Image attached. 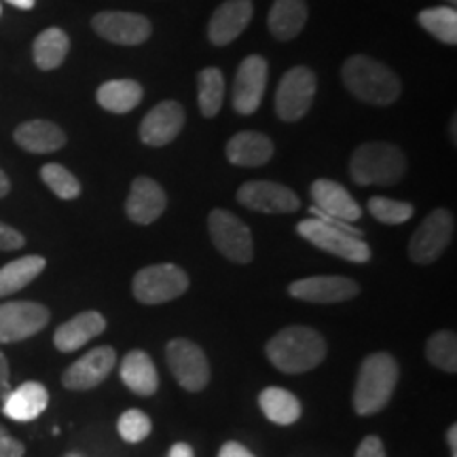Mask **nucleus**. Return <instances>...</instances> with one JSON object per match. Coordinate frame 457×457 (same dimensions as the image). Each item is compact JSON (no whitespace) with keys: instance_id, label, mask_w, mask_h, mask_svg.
<instances>
[{"instance_id":"nucleus-4","label":"nucleus","mask_w":457,"mask_h":457,"mask_svg":"<svg viewBox=\"0 0 457 457\" xmlns=\"http://www.w3.org/2000/svg\"><path fill=\"white\" fill-rule=\"evenodd\" d=\"M407 171V157L387 142L360 145L350 159V176L360 187H390Z\"/></svg>"},{"instance_id":"nucleus-7","label":"nucleus","mask_w":457,"mask_h":457,"mask_svg":"<svg viewBox=\"0 0 457 457\" xmlns=\"http://www.w3.org/2000/svg\"><path fill=\"white\" fill-rule=\"evenodd\" d=\"M455 219L449 210H432L424 222L415 228L413 237L409 242V259L417 265H430L441 259L447 245L453 239Z\"/></svg>"},{"instance_id":"nucleus-20","label":"nucleus","mask_w":457,"mask_h":457,"mask_svg":"<svg viewBox=\"0 0 457 457\" xmlns=\"http://www.w3.org/2000/svg\"><path fill=\"white\" fill-rule=\"evenodd\" d=\"M312 199L313 208H318L320 212L330 216V219L343 220V222H353L362 216V208H360L356 199H353L347 188L339 185V182L320 179L312 185Z\"/></svg>"},{"instance_id":"nucleus-47","label":"nucleus","mask_w":457,"mask_h":457,"mask_svg":"<svg viewBox=\"0 0 457 457\" xmlns=\"http://www.w3.org/2000/svg\"><path fill=\"white\" fill-rule=\"evenodd\" d=\"M7 436V430H4V426H0V438Z\"/></svg>"},{"instance_id":"nucleus-37","label":"nucleus","mask_w":457,"mask_h":457,"mask_svg":"<svg viewBox=\"0 0 457 457\" xmlns=\"http://www.w3.org/2000/svg\"><path fill=\"white\" fill-rule=\"evenodd\" d=\"M26 237L13 227L0 222V250H20L24 248Z\"/></svg>"},{"instance_id":"nucleus-36","label":"nucleus","mask_w":457,"mask_h":457,"mask_svg":"<svg viewBox=\"0 0 457 457\" xmlns=\"http://www.w3.org/2000/svg\"><path fill=\"white\" fill-rule=\"evenodd\" d=\"M151 417H148L145 411L138 409H129L119 417L117 421V430L121 434V438L125 443H140L151 434Z\"/></svg>"},{"instance_id":"nucleus-1","label":"nucleus","mask_w":457,"mask_h":457,"mask_svg":"<svg viewBox=\"0 0 457 457\" xmlns=\"http://www.w3.org/2000/svg\"><path fill=\"white\" fill-rule=\"evenodd\" d=\"M267 358L286 375H299L316 369L327 358V341L310 327H286L265 345Z\"/></svg>"},{"instance_id":"nucleus-24","label":"nucleus","mask_w":457,"mask_h":457,"mask_svg":"<svg viewBox=\"0 0 457 457\" xmlns=\"http://www.w3.org/2000/svg\"><path fill=\"white\" fill-rule=\"evenodd\" d=\"M13 138L28 153H37V155H45V153L60 151L66 145V134L55 123L43 121V119H34V121L21 123L15 129Z\"/></svg>"},{"instance_id":"nucleus-16","label":"nucleus","mask_w":457,"mask_h":457,"mask_svg":"<svg viewBox=\"0 0 457 457\" xmlns=\"http://www.w3.org/2000/svg\"><path fill=\"white\" fill-rule=\"evenodd\" d=\"M267 87V62L261 55H248L239 64L233 83V108L239 114L259 111Z\"/></svg>"},{"instance_id":"nucleus-19","label":"nucleus","mask_w":457,"mask_h":457,"mask_svg":"<svg viewBox=\"0 0 457 457\" xmlns=\"http://www.w3.org/2000/svg\"><path fill=\"white\" fill-rule=\"evenodd\" d=\"M253 20V3L250 0H227L214 11L208 26V38L216 47L233 43L248 28Z\"/></svg>"},{"instance_id":"nucleus-29","label":"nucleus","mask_w":457,"mask_h":457,"mask_svg":"<svg viewBox=\"0 0 457 457\" xmlns=\"http://www.w3.org/2000/svg\"><path fill=\"white\" fill-rule=\"evenodd\" d=\"M45 265L47 262H45L43 256H21V259L0 267V299L26 288L32 279L41 276Z\"/></svg>"},{"instance_id":"nucleus-5","label":"nucleus","mask_w":457,"mask_h":457,"mask_svg":"<svg viewBox=\"0 0 457 457\" xmlns=\"http://www.w3.org/2000/svg\"><path fill=\"white\" fill-rule=\"evenodd\" d=\"M296 233L303 239L316 245V248L324 250V253L339 256L350 262H369L370 261V248L364 239L353 237L343 228L330 225L327 220L320 219H307L296 225Z\"/></svg>"},{"instance_id":"nucleus-49","label":"nucleus","mask_w":457,"mask_h":457,"mask_svg":"<svg viewBox=\"0 0 457 457\" xmlns=\"http://www.w3.org/2000/svg\"><path fill=\"white\" fill-rule=\"evenodd\" d=\"M66 457H81V455H77V453H68Z\"/></svg>"},{"instance_id":"nucleus-26","label":"nucleus","mask_w":457,"mask_h":457,"mask_svg":"<svg viewBox=\"0 0 457 457\" xmlns=\"http://www.w3.org/2000/svg\"><path fill=\"white\" fill-rule=\"evenodd\" d=\"M307 24L305 0H276L267 17V26L278 41H293Z\"/></svg>"},{"instance_id":"nucleus-45","label":"nucleus","mask_w":457,"mask_h":457,"mask_svg":"<svg viewBox=\"0 0 457 457\" xmlns=\"http://www.w3.org/2000/svg\"><path fill=\"white\" fill-rule=\"evenodd\" d=\"M9 4H13L17 9H32L37 0H7Z\"/></svg>"},{"instance_id":"nucleus-14","label":"nucleus","mask_w":457,"mask_h":457,"mask_svg":"<svg viewBox=\"0 0 457 457\" xmlns=\"http://www.w3.org/2000/svg\"><path fill=\"white\" fill-rule=\"evenodd\" d=\"M114 364H117V352L112 347H94L89 353H85L83 358H79L77 362L66 369V373L62 375V384H64L66 390L74 392L94 390L96 386H100L111 375Z\"/></svg>"},{"instance_id":"nucleus-2","label":"nucleus","mask_w":457,"mask_h":457,"mask_svg":"<svg viewBox=\"0 0 457 457\" xmlns=\"http://www.w3.org/2000/svg\"><path fill=\"white\" fill-rule=\"evenodd\" d=\"M345 87L358 100L375 106H390L400 96V79L386 64L369 55H353L341 68Z\"/></svg>"},{"instance_id":"nucleus-9","label":"nucleus","mask_w":457,"mask_h":457,"mask_svg":"<svg viewBox=\"0 0 457 457\" xmlns=\"http://www.w3.org/2000/svg\"><path fill=\"white\" fill-rule=\"evenodd\" d=\"M316 74L307 66H295L284 74L276 91V112L286 123L301 121L313 104L316 96Z\"/></svg>"},{"instance_id":"nucleus-44","label":"nucleus","mask_w":457,"mask_h":457,"mask_svg":"<svg viewBox=\"0 0 457 457\" xmlns=\"http://www.w3.org/2000/svg\"><path fill=\"white\" fill-rule=\"evenodd\" d=\"M9 191H11V182L7 179V174L0 170V199H3L4 195H9Z\"/></svg>"},{"instance_id":"nucleus-30","label":"nucleus","mask_w":457,"mask_h":457,"mask_svg":"<svg viewBox=\"0 0 457 457\" xmlns=\"http://www.w3.org/2000/svg\"><path fill=\"white\" fill-rule=\"evenodd\" d=\"M259 404L271 424L290 426L301 417V403L293 392L284 387H267L261 392Z\"/></svg>"},{"instance_id":"nucleus-35","label":"nucleus","mask_w":457,"mask_h":457,"mask_svg":"<svg viewBox=\"0 0 457 457\" xmlns=\"http://www.w3.org/2000/svg\"><path fill=\"white\" fill-rule=\"evenodd\" d=\"M369 212L373 214L384 225H403L413 216L415 208L407 202H396V199L387 197H370L369 199Z\"/></svg>"},{"instance_id":"nucleus-22","label":"nucleus","mask_w":457,"mask_h":457,"mask_svg":"<svg viewBox=\"0 0 457 457\" xmlns=\"http://www.w3.org/2000/svg\"><path fill=\"white\" fill-rule=\"evenodd\" d=\"M106 330V320L98 312H83L79 316L68 320L55 330L54 335V345L60 352L71 353L77 352L79 347H83L85 343L102 335Z\"/></svg>"},{"instance_id":"nucleus-33","label":"nucleus","mask_w":457,"mask_h":457,"mask_svg":"<svg viewBox=\"0 0 457 457\" xmlns=\"http://www.w3.org/2000/svg\"><path fill=\"white\" fill-rule=\"evenodd\" d=\"M428 362L445 373L453 375L457 370V337L453 330H438L426 343Z\"/></svg>"},{"instance_id":"nucleus-32","label":"nucleus","mask_w":457,"mask_h":457,"mask_svg":"<svg viewBox=\"0 0 457 457\" xmlns=\"http://www.w3.org/2000/svg\"><path fill=\"white\" fill-rule=\"evenodd\" d=\"M417 21L428 34L441 43L457 45V11L455 7H432L417 15Z\"/></svg>"},{"instance_id":"nucleus-3","label":"nucleus","mask_w":457,"mask_h":457,"mask_svg":"<svg viewBox=\"0 0 457 457\" xmlns=\"http://www.w3.org/2000/svg\"><path fill=\"white\" fill-rule=\"evenodd\" d=\"M398 384V362L392 353L377 352L364 358L353 390V411L358 415H375L390 404Z\"/></svg>"},{"instance_id":"nucleus-27","label":"nucleus","mask_w":457,"mask_h":457,"mask_svg":"<svg viewBox=\"0 0 457 457\" xmlns=\"http://www.w3.org/2000/svg\"><path fill=\"white\" fill-rule=\"evenodd\" d=\"M142 85L138 81H131V79H114V81H106L98 87V104L108 112L114 114H125L134 111L136 106L142 102Z\"/></svg>"},{"instance_id":"nucleus-12","label":"nucleus","mask_w":457,"mask_h":457,"mask_svg":"<svg viewBox=\"0 0 457 457\" xmlns=\"http://www.w3.org/2000/svg\"><path fill=\"white\" fill-rule=\"evenodd\" d=\"M237 202L244 208L262 214H288L301 208V199L288 187L271 180L244 182L237 191Z\"/></svg>"},{"instance_id":"nucleus-13","label":"nucleus","mask_w":457,"mask_h":457,"mask_svg":"<svg viewBox=\"0 0 457 457\" xmlns=\"http://www.w3.org/2000/svg\"><path fill=\"white\" fill-rule=\"evenodd\" d=\"M94 32L108 43L136 47L148 41L153 28L145 15L125 13V11H102L91 21Z\"/></svg>"},{"instance_id":"nucleus-23","label":"nucleus","mask_w":457,"mask_h":457,"mask_svg":"<svg viewBox=\"0 0 457 457\" xmlns=\"http://www.w3.org/2000/svg\"><path fill=\"white\" fill-rule=\"evenodd\" d=\"M273 157V142L259 131H239L227 142L228 163L237 168H259Z\"/></svg>"},{"instance_id":"nucleus-41","label":"nucleus","mask_w":457,"mask_h":457,"mask_svg":"<svg viewBox=\"0 0 457 457\" xmlns=\"http://www.w3.org/2000/svg\"><path fill=\"white\" fill-rule=\"evenodd\" d=\"M9 392V362L4 353L0 352V396Z\"/></svg>"},{"instance_id":"nucleus-42","label":"nucleus","mask_w":457,"mask_h":457,"mask_svg":"<svg viewBox=\"0 0 457 457\" xmlns=\"http://www.w3.org/2000/svg\"><path fill=\"white\" fill-rule=\"evenodd\" d=\"M168 457H195V453H193L191 445H187V443H176L174 447L170 449Z\"/></svg>"},{"instance_id":"nucleus-40","label":"nucleus","mask_w":457,"mask_h":457,"mask_svg":"<svg viewBox=\"0 0 457 457\" xmlns=\"http://www.w3.org/2000/svg\"><path fill=\"white\" fill-rule=\"evenodd\" d=\"M219 457H254V453H253V451L245 449L244 445L228 441V443H225L220 447Z\"/></svg>"},{"instance_id":"nucleus-31","label":"nucleus","mask_w":457,"mask_h":457,"mask_svg":"<svg viewBox=\"0 0 457 457\" xmlns=\"http://www.w3.org/2000/svg\"><path fill=\"white\" fill-rule=\"evenodd\" d=\"M197 98L204 117L212 119L220 112L225 102V74L219 68H204L197 74Z\"/></svg>"},{"instance_id":"nucleus-10","label":"nucleus","mask_w":457,"mask_h":457,"mask_svg":"<svg viewBox=\"0 0 457 457\" xmlns=\"http://www.w3.org/2000/svg\"><path fill=\"white\" fill-rule=\"evenodd\" d=\"M165 360L174 375V379L187 392H202L210 381V364L202 347L197 343L179 337L171 339L165 347Z\"/></svg>"},{"instance_id":"nucleus-39","label":"nucleus","mask_w":457,"mask_h":457,"mask_svg":"<svg viewBox=\"0 0 457 457\" xmlns=\"http://www.w3.org/2000/svg\"><path fill=\"white\" fill-rule=\"evenodd\" d=\"M24 445L17 441V438H11L9 434L0 438V457H24Z\"/></svg>"},{"instance_id":"nucleus-17","label":"nucleus","mask_w":457,"mask_h":457,"mask_svg":"<svg viewBox=\"0 0 457 457\" xmlns=\"http://www.w3.org/2000/svg\"><path fill=\"white\" fill-rule=\"evenodd\" d=\"M182 125H185V108L179 102L165 100L142 119L140 140L148 146H165L179 138Z\"/></svg>"},{"instance_id":"nucleus-11","label":"nucleus","mask_w":457,"mask_h":457,"mask_svg":"<svg viewBox=\"0 0 457 457\" xmlns=\"http://www.w3.org/2000/svg\"><path fill=\"white\" fill-rule=\"evenodd\" d=\"M51 313L41 303L11 301L0 305V343L30 339L49 324Z\"/></svg>"},{"instance_id":"nucleus-34","label":"nucleus","mask_w":457,"mask_h":457,"mask_svg":"<svg viewBox=\"0 0 457 457\" xmlns=\"http://www.w3.org/2000/svg\"><path fill=\"white\" fill-rule=\"evenodd\" d=\"M41 179L60 199H77L81 195V182L64 165L47 163L41 168Z\"/></svg>"},{"instance_id":"nucleus-8","label":"nucleus","mask_w":457,"mask_h":457,"mask_svg":"<svg viewBox=\"0 0 457 457\" xmlns=\"http://www.w3.org/2000/svg\"><path fill=\"white\" fill-rule=\"evenodd\" d=\"M210 237L225 259L245 265L254 259V242L248 225L236 214L216 208L208 216Z\"/></svg>"},{"instance_id":"nucleus-21","label":"nucleus","mask_w":457,"mask_h":457,"mask_svg":"<svg viewBox=\"0 0 457 457\" xmlns=\"http://www.w3.org/2000/svg\"><path fill=\"white\" fill-rule=\"evenodd\" d=\"M49 404L47 387L37 381H26L3 396V413L13 421H32L45 413Z\"/></svg>"},{"instance_id":"nucleus-25","label":"nucleus","mask_w":457,"mask_h":457,"mask_svg":"<svg viewBox=\"0 0 457 457\" xmlns=\"http://www.w3.org/2000/svg\"><path fill=\"white\" fill-rule=\"evenodd\" d=\"M121 381L138 396H153L159 387V375L151 356L142 350L129 352L119 369Z\"/></svg>"},{"instance_id":"nucleus-18","label":"nucleus","mask_w":457,"mask_h":457,"mask_svg":"<svg viewBox=\"0 0 457 457\" xmlns=\"http://www.w3.org/2000/svg\"><path fill=\"white\" fill-rule=\"evenodd\" d=\"M168 197L162 185L148 176H140L131 182V191L125 202V214L136 225H151L165 212Z\"/></svg>"},{"instance_id":"nucleus-38","label":"nucleus","mask_w":457,"mask_h":457,"mask_svg":"<svg viewBox=\"0 0 457 457\" xmlns=\"http://www.w3.org/2000/svg\"><path fill=\"white\" fill-rule=\"evenodd\" d=\"M356 457H386L384 443L379 436H367L358 445Z\"/></svg>"},{"instance_id":"nucleus-48","label":"nucleus","mask_w":457,"mask_h":457,"mask_svg":"<svg viewBox=\"0 0 457 457\" xmlns=\"http://www.w3.org/2000/svg\"><path fill=\"white\" fill-rule=\"evenodd\" d=\"M447 3H449V4H451V7H453V4H455V3H457V0H447Z\"/></svg>"},{"instance_id":"nucleus-28","label":"nucleus","mask_w":457,"mask_h":457,"mask_svg":"<svg viewBox=\"0 0 457 457\" xmlns=\"http://www.w3.org/2000/svg\"><path fill=\"white\" fill-rule=\"evenodd\" d=\"M68 51H71V38L60 28H47L37 37L32 47L34 64L41 71H55L64 64Z\"/></svg>"},{"instance_id":"nucleus-6","label":"nucleus","mask_w":457,"mask_h":457,"mask_svg":"<svg viewBox=\"0 0 457 457\" xmlns=\"http://www.w3.org/2000/svg\"><path fill=\"white\" fill-rule=\"evenodd\" d=\"M134 296L145 305H162L174 301L188 290V276L179 265H151L134 276Z\"/></svg>"},{"instance_id":"nucleus-15","label":"nucleus","mask_w":457,"mask_h":457,"mask_svg":"<svg viewBox=\"0 0 457 457\" xmlns=\"http://www.w3.org/2000/svg\"><path fill=\"white\" fill-rule=\"evenodd\" d=\"M290 296L299 301L316 303V305H330V303L350 301L360 293L358 282L341 276H313L296 279L288 286Z\"/></svg>"},{"instance_id":"nucleus-46","label":"nucleus","mask_w":457,"mask_h":457,"mask_svg":"<svg viewBox=\"0 0 457 457\" xmlns=\"http://www.w3.org/2000/svg\"><path fill=\"white\" fill-rule=\"evenodd\" d=\"M455 123H457V119L453 117V119H451V140H453V145H455Z\"/></svg>"},{"instance_id":"nucleus-43","label":"nucleus","mask_w":457,"mask_h":457,"mask_svg":"<svg viewBox=\"0 0 457 457\" xmlns=\"http://www.w3.org/2000/svg\"><path fill=\"white\" fill-rule=\"evenodd\" d=\"M447 443H449V449H451V457H457V426L449 428Z\"/></svg>"}]
</instances>
